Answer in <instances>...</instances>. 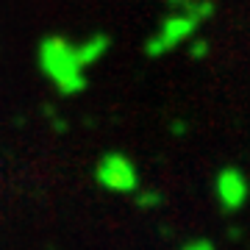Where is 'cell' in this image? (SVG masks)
I'll return each instance as SVG.
<instances>
[{"label": "cell", "instance_id": "5b68a950", "mask_svg": "<svg viewBox=\"0 0 250 250\" xmlns=\"http://www.w3.org/2000/svg\"><path fill=\"white\" fill-rule=\"evenodd\" d=\"M106 45H108L106 36H92L86 45L75 47V53H78V62L83 64V67H86V64H92V62H98L100 56L106 53Z\"/></svg>", "mask_w": 250, "mask_h": 250}, {"label": "cell", "instance_id": "7a4b0ae2", "mask_svg": "<svg viewBox=\"0 0 250 250\" xmlns=\"http://www.w3.org/2000/svg\"><path fill=\"white\" fill-rule=\"evenodd\" d=\"M95 181L100 189L114 192V195H134L139 189L136 164L123 153H106L95 167Z\"/></svg>", "mask_w": 250, "mask_h": 250}, {"label": "cell", "instance_id": "ba28073f", "mask_svg": "<svg viewBox=\"0 0 250 250\" xmlns=\"http://www.w3.org/2000/svg\"><path fill=\"white\" fill-rule=\"evenodd\" d=\"M184 250H214V245L208 239H195V242H189V245H184Z\"/></svg>", "mask_w": 250, "mask_h": 250}, {"label": "cell", "instance_id": "6da1fadb", "mask_svg": "<svg viewBox=\"0 0 250 250\" xmlns=\"http://www.w3.org/2000/svg\"><path fill=\"white\" fill-rule=\"evenodd\" d=\"M39 67L47 78L53 81V86L62 95H78L86 86L83 78V64L78 62V53L70 42L64 39H45L39 47Z\"/></svg>", "mask_w": 250, "mask_h": 250}, {"label": "cell", "instance_id": "277c9868", "mask_svg": "<svg viewBox=\"0 0 250 250\" xmlns=\"http://www.w3.org/2000/svg\"><path fill=\"white\" fill-rule=\"evenodd\" d=\"M217 197L223 203L225 211H236L245 206L248 200V178L242 175L236 167H225L220 175H217Z\"/></svg>", "mask_w": 250, "mask_h": 250}, {"label": "cell", "instance_id": "3957f363", "mask_svg": "<svg viewBox=\"0 0 250 250\" xmlns=\"http://www.w3.org/2000/svg\"><path fill=\"white\" fill-rule=\"evenodd\" d=\"M197 28H200V22H197L192 14H187V11H184V14H172V17L164 20V25H161L159 34L147 42V53L150 56L167 53V50H172V47H178L181 42L192 39Z\"/></svg>", "mask_w": 250, "mask_h": 250}, {"label": "cell", "instance_id": "52a82bcc", "mask_svg": "<svg viewBox=\"0 0 250 250\" xmlns=\"http://www.w3.org/2000/svg\"><path fill=\"white\" fill-rule=\"evenodd\" d=\"M206 50H208V42H203V39H197V42H192V47H189V53L195 56V59H203Z\"/></svg>", "mask_w": 250, "mask_h": 250}, {"label": "cell", "instance_id": "8992f818", "mask_svg": "<svg viewBox=\"0 0 250 250\" xmlns=\"http://www.w3.org/2000/svg\"><path fill=\"white\" fill-rule=\"evenodd\" d=\"M136 192H139V189H136ZM136 203L142 206V208H156V206L161 203V195L159 192H139V195H136Z\"/></svg>", "mask_w": 250, "mask_h": 250}]
</instances>
